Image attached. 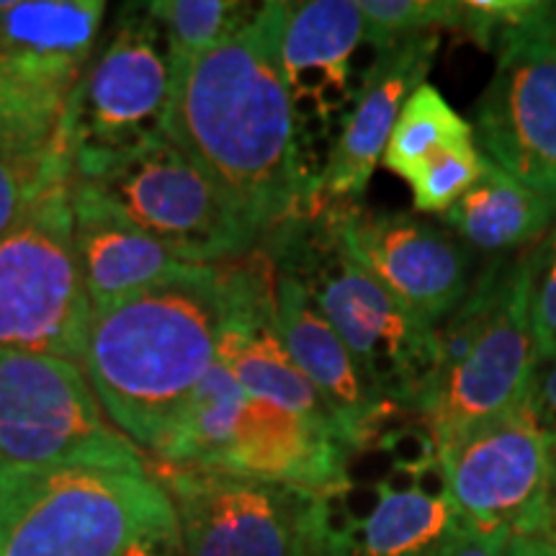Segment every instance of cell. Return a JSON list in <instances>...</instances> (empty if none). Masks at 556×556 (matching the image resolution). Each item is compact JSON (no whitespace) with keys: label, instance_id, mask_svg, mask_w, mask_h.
Returning <instances> with one entry per match:
<instances>
[{"label":"cell","instance_id":"obj_4","mask_svg":"<svg viewBox=\"0 0 556 556\" xmlns=\"http://www.w3.org/2000/svg\"><path fill=\"white\" fill-rule=\"evenodd\" d=\"M106 9L103 0H18L0 21V157L34 197L70 170V111Z\"/></svg>","mask_w":556,"mask_h":556},{"label":"cell","instance_id":"obj_19","mask_svg":"<svg viewBox=\"0 0 556 556\" xmlns=\"http://www.w3.org/2000/svg\"><path fill=\"white\" fill-rule=\"evenodd\" d=\"M70 208H73L75 258H78L90 312L114 307L191 266L173 258L168 250L124 217L109 199L73 176H70Z\"/></svg>","mask_w":556,"mask_h":556},{"label":"cell","instance_id":"obj_7","mask_svg":"<svg viewBox=\"0 0 556 556\" xmlns=\"http://www.w3.org/2000/svg\"><path fill=\"white\" fill-rule=\"evenodd\" d=\"M90 315L75 258L67 170L0 238V351L80 366Z\"/></svg>","mask_w":556,"mask_h":556},{"label":"cell","instance_id":"obj_34","mask_svg":"<svg viewBox=\"0 0 556 556\" xmlns=\"http://www.w3.org/2000/svg\"><path fill=\"white\" fill-rule=\"evenodd\" d=\"M0 475H3V467H0Z\"/></svg>","mask_w":556,"mask_h":556},{"label":"cell","instance_id":"obj_15","mask_svg":"<svg viewBox=\"0 0 556 556\" xmlns=\"http://www.w3.org/2000/svg\"><path fill=\"white\" fill-rule=\"evenodd\" d=\"M438 41L441 34H417L377 52L356 88L336 148L317 176L309 212L323 204H356L364 197L402 106L426 83L428 70L433 67Z\"/></svg>","mask_w":556,"mask_h":556},{"label":"cell","instance_id":"obj_29","mask_svg":"<svg viewBox=\"0 0 556 556\" xmlns=\"http://www.w3.org/2000/svg\"><path fill=\"white\" fill-rule=\"evenodd\" d=\"M37 199L26 189L24 180L11 170V165L0 157V238L24 217L31 201Z\"/></svg>","mask_w":556,"mask_h":556},{"label":"cell","instance_id":"obj_13","mask_svg":"<svg viewBox=\"0 0 556 556\" xmlns=\"http://www.w3.org/2000/svg\"><path fill=\"white\" fill-rule=\"evenodd\" d=\"M323 208L345 253L428 328H438L469 294L471 253L446 229L407 212H368L358 204Z\"/></svg>","mask_w":556,"mask_h":556},{"label":"cell","instance_id":"obj_16","mask_svg":"<svg viewBox=\"0 0 556 556\" xmlns=\"http://www.w3.org/2000/svg\"><path fill=\"white\" fill-rule=\"evenodd\" d=\"M276 266V263H274ZM276 328L299 371L317 389L353 454L371 448L407 413L381 405L351 353L291 270L276 266Z\"/></svg>","mask_w":556,"mask_h":556},{"label":"cell","instance_id":"obj_8","mask_svg":"<svg viewBox=\"0 0 556 556\" xmlns=\"http://www.w3.org/2000/svg\"><path fill=\"white\" fill-rule=\"evenodd\" d=\"M148 467L168 492L184 556H328L332 495L150 456Z\"/></svg>","mask_w":556,"mask_h":556},{"label":"cell","instance_id":"obj_32","mask_svg":"<svg viewBox=\"0 0 556 556\" xmlns=\"http://www.w3.org/2000/svg\"><path fill=\"white\" fill-rule=\"evenodd\" d=\"M13 3H16V0H0V21H3L5 13L11 11V5H13Z\"/></svg>","mask_w":556,"mask_h":556},{"label":"cell","instance_id":"obj_25","mask_svg":"<svg viewBox=\"0 0 556 556\" xmlns=\"http://www.w3.org/2000/svg\"><path fill=\"white\" fill-rule=\"evenodd\" d=\"M456 0H358L364 39L374 52H384L417 34L451 29Z\"/></svg>","mask_w":556,"mask_h":556},{"label":"cell","instance_id":"obj_27","mask_svg":"<svg viewBox=\"0 0 556 556\" xmlns=\"http://www.w3.org/2000/svg\"><path fill=\"white\" fill-rule=\"evenodd\" d=\"M531 9L533 0H456L448 31L475 41L482 50H495L500 37Z\"/></svg>","mask_w":556,"mask_h":556},{"label":"cell","instance_id":"obj_9","mask_svg":"<svg viewBox=\"0 0 556 556\" xmlns=\"http://www.w3.org/2000/svg\"><path fill=\"white\" fill-rule=\"evenodd\" d=\"M435 443L443 482L464 523L544 539L552 433L533 397Z\"/></svg>","mask_w":556,"mask_h":556},{"label":"cell","instance_id":"obj_11","mask_svg":"<svg viewBox=\"0 0 556 556\" xmlns=\"http://www.w3.org/2000/svg\"><path fill=\"white\" fill-rule=\"evenodd\" d=\"M495 52V75L475 106V142L556 206V3L533 0Z\"/></svg>","mask_w":556,"mask_h":556},{"label":"cell","instance_id":"obj_6","mask_svg":"<svg viewBox=\"0 0 556 556\" xmlns=\"http://www.w3.org/2000/svg\"><path fill=\"white\" fill-rule=\"evenodd\" d=\"M70 176L191 266H222L261 248L245 214L168 135L111 155L70 157Z\"/></svg>","mask_w":556,"mask_h":556},{"label":"cell","instance_id":"obj_12","mask_svg":"<svg viewBox=\"0 0 556 556\" xmlns=\"http://www.w3.org/2000/svg\"><path fill=\"white\" fill-rule=\"evenodd\" d=\"M170 70L148 3H124L70 111V157L111 155L165 135Z\"/></svg>","mask_w":556,"mask_h":556},{"label":"cell","instance_id":"obj_21","mask_svg":"<svg viewBox=\"0 0 556 556\" xmlns=\"http://www.w3.org/2000/svg\"><path fill=\"white\" fill-rule=\"evenodd\" d=\"M554 217L552 201L490 160L482 178L441 214V222L454 229L467 248L507 253L544 238Z\"/></svg>","mask_w":556,"mask_h":556},{"label":"cell","instance_id":"obj_33","mask_svg":"<svg viewBox=\"0 0 556 556\" xmlns=\"http://www.w3.org/2000/svg\"><path fill=\"white\" fill-rule=\"evenodd\" d=\"M137 556H152V554H137Z\"/></svg>","mask_w":556,"mask_h":556},{"label":"cell","instance_id":"obj_24","mask_svg":"<svg viewBox=\"0 0 556 556\" xmlns=\"http://www.w3.org/2000/svg\"><path fill=\"white\" fill-rule=\"evenodd\" d=\"M486 165L490 160L482 155L475 139L441 150L409 180L415 208L426 214H446L482 178Z\"/></svg>","mask_w":556,"mask_h":556},{"label":"cell","instance_id":"obj_10","mask_svg":"<svg viewBox=\"0 0 556 556\" xmlns=\"http://www.w3.org/2000/svg\"><path fill=\"white\" fill-rule=\"evenodd\" d=\"M103 415L80 366L0 351V467L37 469L142 458Z\"/></svg>","mask_w":556,"mask_h":556},{"label":"cell","instance_id":"obj_28","mask_svg":"<svg viewBox=\"0 0 556 556\" xmlns=\"http://www.w3.org/2000/svg\"><path fill=\"white\" fill-rule=\"evenodd\" d=\"M505 541L507 533L479 531L458 518L451 536L438 548V556H503Z\"/></svg>","mask_w":556,"mask_h":556},{"label":"cell","instance_id":"obj_5","mask_svg":"<svg viewBox=\"0 0 556 556\" xmlns=\"http://www.w3.org/2000/svg\"><path fill=\"white\" fill-rule=\"evenodd\" d=\"M276 266L294 274L351 353L381 405L417 417L435 374L433 328L407 312L340 245L328 208L261 242Z\"/></svg>","mask_w":556,"mask_h":556},{"label":"cell","instance_id":"obj_14","mask_svg":"<svg viewBox=\"0 0 556 556\" xmlns=\"http://www.w3.org/2000/svg\"><path fill=\"white\" fill-rule=\"evenodd\" d=\"M531 312H528V258L513 261L503 294L464 358L428 387L417 417L435 438L495 417L531 397L536 374Z\"/></svg>","mask_w":556,"mask_h":556},{"label":"cell","instance_id":"obj_20","mask_svg":"<svg viewBox=\"0 0 556 556\" xmlns=\"http://www.w3.org/2000/svg\"><path fill=\"white\" fill-rule=\"evenodd\" d=\"M377 503L364 518L336 516L330 497L328 556H433L458 523L448 492L417 484L397 486L387 479L374 486Z\"/></svg>","mask_w":556,"mask_h":556},{"label":"cell","instance_id":"obj_26","mask_svg":"<svg viewBox=\"0 0 556 556\" xmlns=\"http://www.w3.org/2000/svg\"><path fill=\"white\" fill-rule=\"evenodd\" d=\"M528 258V312H531L536 361L556 358V227Z\"/></svg>","mask_w":556,"mask_h":556},{"label":"cell","instance_id":"obj_1","mask_svg":"<svg viewBox=\"0 0 556 556\" xmlns=\"http://www.w3.org/2000/svg\"><path fill=\"white\" fill-rule=\"evenodd\" d=\"M289 3L255 16L204 58L170 93L165 135L206 173L261 235L309 212L317 176L307 170L281 65Z\"/></svg>","mask_w":556,"mask_h":556},{"label":"cell","instance_id":"obj_17","mask_svg":"<svg viewBox=\"0 0 556 556\" xmlns=\"http://www.w3.org/2000/svg\"><path fill=\"white\" fill-rule=\"evenodd\" d=\"M351 458L353 451L336 430L248 394L208 469L340 495L351 490Z\"/></svg>","mask_w":556,"mask_h":556},{"label":"cell","instance_id":"obj_18","mask_svg":"<svg viewBox=\"0 0 556 556\" xmlns=\"http://www.w3.org/2000/svg\"><path fill=\"white\" fill-rule=\"evenodd\" d=\"M364 41L358 0L289 3L281 65L299 135L307 122L328 124L356 96L351 58Z\"/></svg>","mask_w":556,"mask_h":556},{"label":"cell","instance_id":"obj_30","mask_svg":"<svg viewBox=\"0 0 556 556\" xmlns=\"http://www.w3.org/2000/svg\"><path fill=\"white\" fill-rule=\"evenodd\" d=\"M531 397L536 402L539 413L546 420V426L556 430V358L544 361V364L536 366Z\"/></svg>","mask_w":556,"mask_h":556},{"label":"cell","instance_id":"obj_31","mask_svg":"<svg viewBox=\"0 0 556 556\" xmlns=\"http://www.w3.org/2000/svg\"><path fill=\"white\" fill-rule=\"evenodd\" d=\"M552 433V479H548V507H546V528L544 539L556 546V430L548 428Z\"/></svg>","mask_w":556,"mask_h":556},{"label":"cell","instance_id":"obj_3","mask_svg":"<svg viewBox=\"0 0 556 556\" xmlns=\"http://www.w3.org/2000/svg\"><path fill=\"white\" fill-rule=\"evenodd\" d=\"M184 556L168 492L148 467L83 462L0 475V556Z\"/></svg>","mask_w":556,"mask_h":556},{"label":"cell","instance_id":"obj_2","mask_svg":"<svg viewBox=\"0 0 556 556\" xmlns=\"http://www.w3.org/2000/svg\"><path fill=\"white\" fill-rule=\"evenodd\" d=\"M229 317L227 263L180 274L90 315L80 371L119 433L155 456L217 364Z\"/></svg>","mask_w":556,"mask_h":556},{"label":"cell","instance_id":"obj_22","mask_svg":"<svg viewBox=\"0 0 556 556\" xmlns=\"http://www.w3.org/2000/svg\"><path fill=\"white\" fill-rule=\"evenodd\" d=\"M148 5L165 41L170 93L193 62L238 34L258 11L255 3L240 0H152Z\"/></svg>","mask_w":556,"mask_h":556},{"label":"cell","instance_id":"obj_23","mask_svg":"<svg viewBox=\"0 0 556 556\" xmlns=\"http://www.w3.org/2000/svg\"><path fill=\"white\" fill-rule=\"evenodd\" d=\"M469 139H475V127L451 109L441 90L422 83L402 106L381 165L409 184L430 157Z\"/></svg>","mask_w":556,"mask_h":556}]
</instances>
